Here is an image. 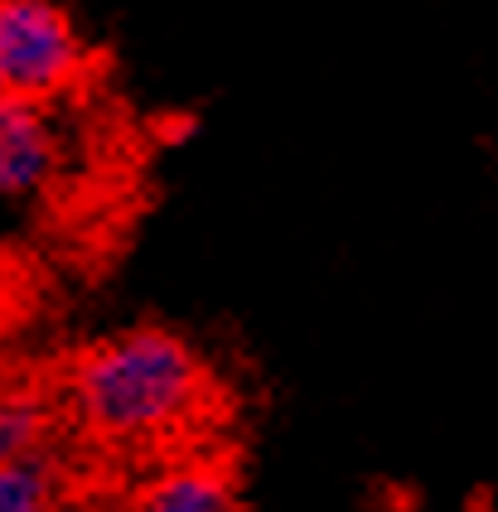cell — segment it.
Here are the masks:
<instances>
[{"instance_id":"5b68a950","label":"cell","mask_w":498,"mask_h":512,"mask_svg":"<svg viewBox=\"0 0 498 512\" xmlns=\"http://www.w3.org/2000/svg\"><path fill=\"white\" fill-rule=\"evenodd\" d=\"M0 512H68V474L54 450L0 464Z\"/></svg>"},{"instance_id":"3957f363","label":"cell","mask_w":498,"mask_h":512,"mask_svg":"<svg viewBox=\"0 0 498 512\" xmlns=\"http://www.w3.org/2000/svg\"><path fill=\"white\" fill-rule=\"evenodd\" d=\"M59 165V131L49 102L0 92V194H34Z\"/></svg>"},{"instance_id":"52a82bcc","label":"cell","mask_w":498,"mask_h":512,"mask_svg":"<svg viewBox=\"0 0 498 512\" xmlns=\"http://www.w3.org/2000/svg\"><path fill=\"white\" fill-rule=\"evenodd\" d=\"M0 92H5V87H0Z\"/></svg>"},{"instance_id":"277c9868","label":"cell","mask_w":498,"mask_h":512,"mask_svg":"<svg viewBox=\"0 0 498 512\" xmlns=\"http://www.w3.org/2000/svg\"><path fill=\"white\" fill-rule=\"evenodd\" d=\"M126 512H237L233 469L218 459H179L131 493Z\"/></svg>"},{"instance_id":"8992f818","label":"cell","mask_w":498,"mask_h":512,"mask_svg":"<svg viewBox=\"0 0 498 512\" xmlns=\"http://www.w3.org/2000/svg\"><path fill=\"white\" fill-rule=\"evenodd\" d=\"M54 411L34 392H0V464L44 455L54 445Z\"/></svg>"},{"instance_id":"6da1fadb","label":"cell","mask_w":498,"mask_h":512,"mask_svg":"<svg viewBox=\"0 0 498 512\" xmlns=\"http://www.w3.org/2000/svg\"><path fill=\"white\" fill-rule=\"evenodd\" d=\"M204 392L199 353L160 324L92 343L68 372V401L102 445H165L199 416Z\"/></svg>"},{"instance_id":"7a4b0ae2","label":"cell","mask_w":498,"mask_h":512,"mask_svg":"<svg viewBox=\"0 0 498 512\" xmlns=\"http://www.w3.org/2000/svg\"><path fill=\"white\" fill-rule=\"evenodd\" d=\"M88 49L54 0H0V87L54 102L83 83Z\"/></svg>"}]
</instances>
